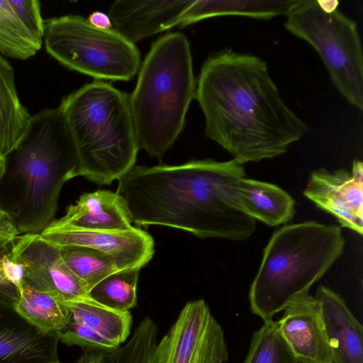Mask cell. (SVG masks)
Wrapping results in <instances>:
<instances>
[{
  "label": "cell",
  "mask_w": 363,
  "mask_h": 363,
  "mask_svg": "<svg viewBox=\"0 0 363 363\" xmlns=\"http://www.w3.org/2000/svg\"><path fill=\"white\" fill-rule=\"evenodd\" d=\"M205 134L241 164L273 159L309 131L284 101L260 57L225 49L210 55L196 96Z\"/></svg>",
  "instance_id": "obj_1"
},
{
  "label": "cell",
  "mask_w": 363,
  "mask_h": 363,
  "mask_svg": "<svg viewBox=\"0 0 363 363\" xmlns=\"http://www.w3.org/2000/svg\"><path fill=\"white\" fill-rule=\"evenodd\" d=\"M245 176L243 164L233 159L134 166L118 179L116 193L138 225L171 227L201 238L245 240L256 230V222L235 206L231 192Z\"/></svg>",
  "instance_id": "obj_2"
},
{
  "label": "cell",
  "mask_w": 363,
  "mask_h": 363,
  "mask_svg": "<svg viewBox=\"0 0 363 363\" xmlns=\"http://www.w3.org/2000/svg\"><path fill=\"white\" fill-rule=\"evenodd\" d=\"M75 145L59 107L31 116L4 157L0 206L23 234H40L54 220L64 184L78 177Z\"/></svg>",
  "instance_id": "obj_3"
},
{
  "label": "cell",
  "mask_w": 363,
  "mask_h": 363,
  "mask_svg": "<svg viewBox=\"0 0 363 363\" xmlns=\"http://www.w3.org/2000/svg\"><path fill=\"white\" fill-rule=\"evenodd\" d=\"M58 107L77 149L78 176L108 185L135 166L140 149L126 93L96 79Z\"/></svg>",
  "instance_id": "obj_4"
},
{
  "label": "cell",
  "mask_w": 363,
  "mask_h": 363,
  "mask_svg": "<svg viewBox=\"0 0 363 363\" xmlns=\"http://www.w3.org/2000/svg\"><path fill=\"white\" fill-rule=\"evenodd\" d=\"M189 43L182 33L160 37L140 67L129 103L139 149L161 157L182 131L196 96Z\"/></svg>",
  "instance_id": "obj_5"
},
{
  "label": "cell",
  "mask_w": 363,
  "mask_h": 363,
  "mask_svg": "<svg viewBox=\"0 0 363 363\" xmlns=\"http://www.w3.org/2000/svg\"><path fill=\"white\" fill-rule=\"evenodd\" d=\"M341 228L310 220L285 225L272 235L249 292L253 313L272 320L297 296L309 292L342 255Z\"/></svg>",
  "instance_id": "obj_6"
},
{
  "label": "cell",
  "mask_w": 363,
  "mask_h": 363,
  "mask_svg": "<svg viewBox=\"0 0 363 363\" xmlns=\"http://www.w3.org/2000/svg\"><path fill=\"white\" fill-rule=\"evenodd\" d=\"M337 1L296 0L286 29L319 55L335 86L363 110V51L357 25L337 9Z\"/></svg>",
  "instance_id": "obj_7"
},
{
  "label": "cell",
  "mask_w": 363,
  "mask_h": 363,
  "mask_svg": "<svg viewBox=\"0 0 363 363\" xmlns=\"http://www.w3.org/2000/svg\"><path fill=\"white\" fill-rule=\"evenodd\" d=\"M43 40L48 53L60 63L97 80L129 81L140 67L133 43L113 28L91 26L81 16L48 19Z\"/></svg>",
  "instance_id": "obj_8"
},
{
  "label": "cell",
  "mask_w": 363,
  "mask_h": 363,
  "mask_svg": "<svg viewBox=\"0 0 363 363\" xmlns=\"http://www.w3.org/2000/svg\"><path fill=\"white\" fill-rule=\"evenodd\" d=\"M228 351L223 330L203 299L189 301L163 337L148 363H225Z\"/></svg>",
  "instance_id": "obj_9"
},
{
  "label": "cell",
  "mask_w": 363,
  "mask_h": 363,
  "mask_svg": "<svg viewBox=\"0 0 363 363\" xmlns=\"http://www.w3.org/2000/svg\"><path fill=\"white\" fill-rule=\"evenodd\" d=\"M11 255L23 265L24 282L34 289L65 302L90 298L86 286L64 262L60 247L40 234L18 235L11 244Z\"/></svg>",
  "instance_id": "obj_10"
},
{
  "label": "cell",
  "mask_w": 363,
  "mask_h": 363,
  "mask_svg": "<svg viewBox=\"0 0 363 363\" xmlns=\"http://www.w3.org/2000/svg\"><path fill=\"white\" fill-rule=\"evenodd\" d=\"M304 196L333 215L344 228L363 233V163L356 160L350 171L320 168L309 177Z\"/></svg>",
  "instance_id": "obj_11"
},
{
  "label": "cell",
  "mask_w": 363,
  "mask_h": 363,
  "mask_svg": "<svg viewBox=\"0 0 363 363\" xmlns=\"http://www.w3.org/2000/svg\"><path fill=\"white\" fill-rule=\"evenodd\" d=\"M277 321L279 330L297 360L332 363L319 302L308 293L291 301Z\"/></svg>",
  "instance_id": "obj_12"
},
{
  "label": "cell",
  "mask_w": 363,
  "mask_h": 363,
  "mask_svg": "<svg viewBox=\"0 0 363 363\" xmlns=\"http://www.w3.org/2000/svg\"><path fill=\"white\" fill-rule=\"evenodd\" d=\"M57 333L32 325L0 299V363H59Z\"/></svg>",
  "instance_id": "obj_13"
},
{
  "label": "cell",
  "mask_w": 363,
  "mask_h": 363,
  "mask_svg": "<svg viewBox=\"0 0 363 363\" xmlns=\"http://www.w3.org/2000/svg\"><path fill=\"white\" fill-rule=\"evenodd\" d=\"M40 235L58 247H85L124 257L141 268L152 259L155 252L152 236L135 227L124 231H105L50 223Z\"/></svg>",
  "instance_id": "obj_14"
},
{
  "label": "cell",
  "mask_w": 363,
  "mask_h": 363,
  "mask_svg": "<svg viewBox=\"0 0 363 363\" xmlns=\"http://www.w3.org/2000/svg\"><path fill=\"white\" fill-rule=\"evenodd\" d=\"M194 0H118L108 11L113 29L132 43L179 26Z\"/></svg>",
  "instance_id": "obj_15"
},
{
  "label": "cell",
  "mask_w": 363,
  "mask_h": 363,
  "mask_svg": "<svg viewBox=\"0 0 363 363\" xmlns=\"http://www.w3.org/2000/svg\"><path fill=\"white\" fill-rule=\"evenodd\" d=\"M315 298L320 304L332 363H363V328L345 301L321 286Z\"/></svg>",
  "instance_id": "obj_16"
},
{
  "label": "cell",
  "mask_w": 363,
  "mask_h": 363,
  "mask_svg": "<svg viewBox=\"0 0 363 363\" xmlns=\"http://www.w3.org/2000/svg\"><path fill=\"white\" fill-rule=\"evenodd\" d=\"M51 223L105 231H124L133 228L128 212L116 192L97 190L84 193L65 214Z\"/></svg>",
  "instance_id": "obj_17"
},
{
  "label": "cell",
  "mask_w": 363,
  "mask_h": 363,
  "mask_svg": "<svg viewBox=\"0 0 363 363\" xmlns=\"http://www.w3.org/2000/svg\"><path fill=\"white\" fill-rule=\"evenodd\" d=\"M231 191L240 211L269 226L285 224L294 215V200L275 184L243 177L233 185Z\"/></svg>",
  "instance_id": "obj_18"
},
{
  "label": "cell",
  "mask_w": 363,
  "mask_h": 363,
  "mask_svg": "<svg viewBox=\"0 0 363 363\" xmlns=\"http://www.w3.org/2000/svg\"><path fill=\"white\" fill-rule=\"evenodd\" d=\"M294 2L289 0H194L182 16L179 26L185 27L206 18L221 16L271 19L286 16Z\"/></svg>",
  "instance_id": "obj_19"
},
{
  "label": "cell",
  "mask_w": 363,
  "mask_h": 363,
  "mask_svg": "<svg viewBox=\"0 0 363 363\" xmlns=\"http://www.w3.org/2000/svg\"><path fill=\"white\" fill-rule=\"evenodd\" d=\"M30 117L19 99L13 68L0 53V157L16 146Z\"/></svg>",
  "instance_id": "obj_20"
},
{
  "label": "cell",
  "mask_w": 363,
  "mask_h": 363,
  "mask_svg": "<svg viewBox=\"0 0 363 363\" xmlns=\"http://www.w3.org/2000/svg\"><path fill=\"white\" fill-rule=\"evenodd\" d=\"M68 320L86 326L117 347H121L130 334L133 318L130 311H116L91 298L65 302Z\"/></svg>",
  "instance_id": "obj_21"
},
{
  "label": "cell",
  "mask_w": 363,
  "mask_h": 363,
  "mask_svg": "<svg viewBox=\"0 0 363 363\" xmlns=\"http://www.w3.org/2000/svg\"><path fill=\"white\" fill-rule=\"evenodd\" d=\"M60 249L64 262L86 286L88 293L94 285L114 272L141 268L128 258L89 247L66 246Z\"/></svg>",
  "instance_id": "obj_22"
},
{
  "label": "cell",
  "mask_w": 363,
  "mask_h": 363,
  "mask_svg": "<svg viewBox=\"0 0 363 363\" xmlns=\"http://www.w3.org/2000/svg\"><path fill=\"white\" fill-rule=\"evenodd\" d=\"M13 304L23 318L45 333H57L69 319V311L63 300L25 282L20 289L18 299Z\"/></svg>",
  "instance_id": "obj_23"
},
{
  "label": "cell",
  "mask_w": 363,
  "mask_h": 363,
  "mask_svg": "<svg viewBox=\"0 0 363 363\" xmlns=\"http://www.w3.org/2000/svg\"><path fill=\"white\" fill-rule=\"evenodd\" d=\"M140 269L128 268L108 275L89 291V298L107 308L130 311L136 306Z\"/></svg>",
  "instance_id": "obj_24"
},
{
  "label": "cell",
  "mask_w": 363,
  "mask_h": 363,
  "mask_svg": "<svg viewBox=\"0 0 363 363\" xmlns=\"http://www.w3.org/2000/svg\"><path fill=\"white\" fill-rule=\"evenodd\" d=\"M42 45L23 24L9 0H0V53L24 60L34 56Z\"/></svg>",
  "instance_id": "obj_25"
},
{
  "label": "cell",
  "mask_w": 363,
  "mask_h": 363,
  "mask_svg": "<svg viewBox=\"0 0 363 363\" xmlns=\"http://www.w3.org/2000/svg\"><path fill=\"white\" fill-rule=\"evenodd\" d=\"M297 359L282 337L277 321H264L251 340L243 363H296Z\"/></svg>",
  "instance_id": "obj_26"
},
{
  "label": "cell",
  "mask_w": 363,
  "mask_h": 363,
  "mask_svg": "<svg viewBox=\"0 0 363 363\" xmlns=\"http://www.w3.org/2000/svg\"><path fill=\"white\" fill-rule=\"evenodd\" d=\"M158 329L154 320L145 317L128 341L114 354V363H148L157 343Z\"/></svg>",
  "instance_id": "obj_27"
},
{
  "label": "cell",
  "mask_w": 363,
  "mask_h": 363,
  "mask_svg": "<svg viewBox=\"0 0 363 363\" xmlns=\"http://www.w3.org/2000/svg\"><path fill=\"white\" fill-rule=\"evenodd\" d=\"M60 341L72 346L76 345L84 350H99L108 352L116 350L118 347L87 328L86 326L68 320L57 333Z\"/></svg>",
  "instance_id": "obj_28"
},
{
  "label": "cell",
  "mask_w": 363,
  "mask_h": 363,
  "mask_svg": "<svg viewBox=\"0 0 363 363\" xmlns=\"http://www.w3.org/2000/svg\"><path fill=\"white\" fill-rule=\"evenodd\" d=\"M10 4L32 36L43 43L45 22L40 11V2L38 0H9Z\"/></svg>",
  "instance_id": "obj_29"
},
{
  "label": "cell",
  "mask_w": 363,
  "mask_h": 363,
  "mask_svg": "<svg viewBox=\"0 0 363 363\" xmlns=\"http://www.w3.org/2000/svg\"><path fill=\"white\" fill-rule=\"evenodd\" d=\"M11 247L1 258V268L5 279L20 291L24 282L25 268L13 260L11 255Z\"/></svg>",
  "instance_id": "obj_30"
},
{
  "label": "cell",
  "mask_w": 363,
  "mask_h": 363,
  "mask_svg": "<svg viewBox=\"0 0 363 363\" xmlns=\"http://www.w3.org/2000/svg\"><path fill=\"white\" fill-rule=\"evenodd\" d=\"M18 235L20 233L13 218L0 206V247L11 245Z\"/></svg>",
  "instance_id": "obj_31"
},
{
  "label": "cell",
  "mask_w": 363,
  "mask_h": 363,
  "mask_svg": "<svg viewBox=\"0 0 363 363\" xmlns=\"http://www.w3.org/2000/svg\"><path fill=\"white\" fill-rule=\"evenodd\" d=\"M11 247V245L0 247V299L16 303L19 298V291L5 279L1 268V258Z\"/></svg>",
  "instance_id": "obj_32"
},
{
  "label": "cell",
  "mask_w": 363,
  "mask_h": 363,
  "mask_svg": "<svg viewBox=\"0 0 363 363\" xmlns=\"http://www.w3.org/2000/svg\"><path fill=\"white\" fill-rule=\"evenodd\" d=\"M115 351L84 350L75 363H114Z\"/></svg>",
  "instance_id": "obj_33"
},
{
  "label": "cell",
  "mask_w": 363,
  "mask_h": 363,
  "mask_svg": "<svg viewBox=\"0 0 363 363\" xmlns=\"http://www.w3.org/2000/svg\"><path fill=\"white\" fill-rule=\"evenodd\" d=\"M86 20L91 26L101 30L113 29V24L110 17L102 11H93Z\"/></svg>",
  "instance_id": "obj_34"
},
{
  "label": "cell",
  "mask_w": 363,
  "mask_h": 363,
  "mask_svg": "<svg viewBox=\"0 0 363 363\" xmlns=\"http://www.w3.org/2000/svg\"><path fill=\"white\" fill-rule=\"evenodd\" d=\"M4 167V159L0 157V178L2 175Z\"/></svg>",
  "instance_id": "obj_35"
},
{
  "label": "cell",
  "mask_w": 363,
  "mask_h": 363,
  "mask_svg": "<svg viewBox=\"0 0 363 363\" xmlns=\"http://www.w3.org/2000/svg\"><path fill=\"white\" fill-rule=\"evenodd\" d=\"M296 363H308V362H301V361H298L297 360V362Z\"/></svg>",
  "instance_id": "obj_36"
},
{
  "label": "cell",
  "mask_w": 363,
  "mask_h": 363,
  "mask_svg": "<svg viewBox=\"0 0 363 363\" xmlns=\"http://www.w3.org/2000/svg\"><path fill=\"white\" fill-rule=\"evenodd\" d=\"M59 363H60V362H59Z\"/></svg>",
  "instance_id": "obj_37"
}]
</instances>
